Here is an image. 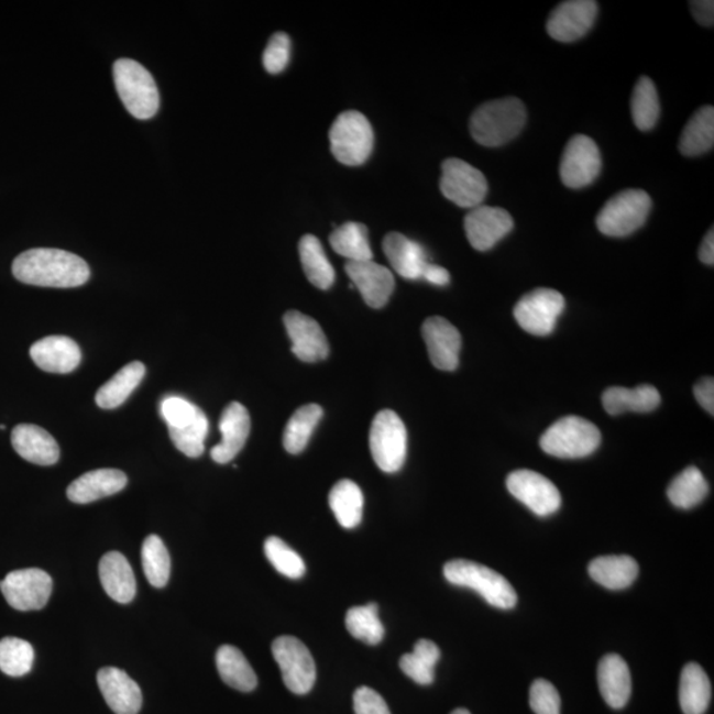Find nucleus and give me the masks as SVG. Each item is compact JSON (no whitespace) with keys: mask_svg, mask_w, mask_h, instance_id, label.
<instances>
[{"mask_svg":"<svg viewBox=\"0 0 714 714\" xmlns=\"http://www.w3.org/2000/svg\"><path fill=\"white\" fill-rule=\"evenodd\" d=\"M12 274L23 284L69 289L87 284L90 268L81 257L62 249H30L18 255Z\"/></svg>","mask_w":714,"mask_h":714,"instance_id":"nucleus-1","label":"nucleus"},{"mask_svg":"<svg viewBox=\"0 0 714 714\" xmlns=\"http://www.w3.org/2000/svg\"><path fill=\"white\" fill-rule=\"evenodd\" d=\"M526 122L527 109L519 98H501L483 103L474 111L470 133L482 146L499 147L515 140Z\"/></svg>","mask_w":714,"mask_h":714,"instance_id":"nucleus-2","label":"nucleus"},{"mask_svg":"<svg viewBox=\"0 0 714 714\" xmlns=\"http://www.w3.org/2000/svg\"><path fill=\"white\" fill-rule=\"evenodd\" d=\"M118 95L136 120L146 121L160 110V91L154 77L140 63L120 58L113 68Z\"/></svg>","mask_w":714,"mask_h":714,"instance_id":"nucleus-3","label":"nucleus"},{"mask_svg":"<svg viewBox=\"0 0 714 714\" xmlns=\"http://www.w3.org/2000/svg\"><path fill=\"white\" fill-rule=\"evenodd\" d=\"M601 431L593 422L578 416L560 418L542 435L540 447L547 454L562 460L592 455L600 448Z\"/></svg>","mask_w":714,"mask_h":714,"instance_id":"nucleus-4","label":"nucleus"},{"mask_svg":"<svg viewBox=\"0 0 714 714\" xmlns=\"http://www.w3.org/2000/svg\"><path fill=\"white\" fill-rule=\"evenodd\" d=\"M443 574L450 584L473 589L480 593L491 606L508 611L517 604V594L513 585L502 574L481 563L453 560L444 565Z\"/></svg>","mask_w":714,"mask_h":714,"instance_id":"nucleus-5","label":"nucleus"},{"mask_svg":"<svg viewBox=\"0 0 714 714\" xmlns=\"http://www.w3.org/2000/svg\"><path fill=\"white\" fill-rule=\"evenodd\" d=\"M375 135L364 114L347 110L340 114L330 129L331 153L345 166H362L369 161Z\"/></svg>","mask_w":714,"mask_h":714,"instance_id":"nucleus-6","label":"nucleus"},{"mask_svg":"<svg viewBox=\"0 0 714 714\" xmlns=\"http://www.w3.org/2000/svg\"><path fill=\"white\" fill-rule=\"evenodd\" d=\"M652 200L644 189H626L606 202L597 216L601 233L608 238H626L645 226Z\"/></svg>","mask_w":714,"mask_h":714,"instance_id":"nucleus-7","label":"nucleus"},{"mask_svg":"<svg viewBox=\"0 0 714 714\" xmlns=\"http://www.w3.org/2000/svg\"><path fill=\"white\" fill-rule=\"evenodd\" d=\"M370 449L373 461L384 473L395 474L403 469L408 454V433L395 411L377 413L371 426Z\"/></svg>","mask_w":714,"mask_h":714,"instance_id":"nucleus-8","label":"nucleus"},{"mask_svg":"<svg viewBox=\"0 0 714 714\" xmlns=\"http://www.w3.org/2000/svg\"><path fill=\"white\" fill-rule=\"evenodd\" d=\"M272 652L289 691L296 694L309 693L317 680L316 661L309 648L299 639L285 635L273 641Z\"/></svg>","mask_w":714,"mask_h":714,"instance_id":"nucleus-9","label":"nucleus"},{"mask_svg":"<svg viewBox=\"0 0 714 714\" xmlns=\"http://www.w3.org/2000/svg\"><path fill=\"white\" fill-rule=\"evenodd\" d=\"M565 309V298L553 289H536L516 304L514 316L524 331L535 337L550 336Z\"/></svg>","mask_w":714,"mask_h":714,"instance_id":"nucleus-10","label":"nucleus"},{"mask_svg":"<svg viewBox=\"0 0 714 714\" xmlns=\"http://www.w3.org/2000/svg\"><path fill=\"white\" fill-rule=\"evenodd\" d=\"M440 188L444 198L458 207L469 209L482 206L488 194L486 176L458 158L442 163Z\"/></svg>","mask_w":714,"mask_h":714,"instance_id":"nucleus-11","label":"nucleus"},{"mask_svg":"<svg viewBox=\"0 0 714 714\" xmlns=\"http://www.w3.org/2000/svg\"><path fill=\"white\" fill-rule=\"evenodd\" d=\"M54 582L42 569L14 570L0 581V592L19 612L42 611L48 604Z\"/></svg>","mask_w":714,"mask_h":714,"instance_id":"nucleus-12","label":"nucleus"},{"mask_svg":"<svg viewBox=\"0 0 714 714\" xmlns=\"http://www.w3.org/2000/svg\"><path fill=\"white\" fill-rule=\"evenodd\" d=\"M602 169V156L597 143L587 135H574L563 150L560 178L569 188L591 186Z\"/></svg>","mask_w":714,"mask_h":714,"instance_id":"nucleus-13","label":"nucleus"},{"mask_svg":"<svg viewBox=\"0 0 714 714\" xmlns=\"http://www.w3.org/2000/svg\"><path fill=\"white\" fill-rule=\"evenodd\" d=\"M507 488L537 516H549L561 507V494L548 477L532 470H517L507 477Z\"/></svg>","mask_w":714,"mask_h":714,"instance_id":"nucleus-14","label":"nucleus"},{"mask_svg":"<svg viewBox=\"0 0 714 714\" xmlns=\"http://www.w3.org/2000/svg\"><path fill=\"white\" fill-rule=\"evenodd\" d=\"M597 15L598 3L594 0H569L557 6L550 14L548 34L557 42H578L592 30Z\"/></svg>","mask_w":714,"mask_h":714,"instance_id":"nucleus-15","label":"nucleus"},{"mask_svg":"<svg viewBox=\"0 0 714 714\" xmlns=\"http://www.w3.org/2000/svg\"><path fill=\"white\" fill-rule=\"evenodd\" d=\"M514 219L506 209L480 206L464 218V232L475 251L487 252L514 229Z\"/></svg>","mask_w":714,"mask_h":714,"instance_id":"nucleus-16","label":"nucleus"},{"mask_svg":"<svg viewBox=\"0 0 714 714\" xmlns=\"http://www.w3.org/2000/svg\"><path fill=\"white\" fill-rule=\"evenodd\" d=\"M422 337L430 362L437 370L451 372L458 369L462 337L449 320L441 317L426 319L422 325Z\"/></svg>","mask_w":714,"mask_h":714,"instance_id":"nucleus-17","label":"nucleus"},{"mask_svg":"<svg viewBox=\"0 0 714 714\" xmlns=\"http://www.w3.org/2000/svg\"><path fill=\"white\" fill-rule=\"evenodd\" d=\"M287 336L292 339V351L305 363H318L329 356V342L316 319L292 310L284 317Z\"/></svg>","mask_w":714,"mask_h":714,"instance_id":"nucleus-18","label":"nucleus"},{"mask_svg":"<svg viewBox=\"0 0 714 714\" xmlns=\"http://www.w3.org/2000/svg\"><path fill=\"white\" fill-rule=\"evenodd\" d=\"M347 275L372 309H382L395 290V277L389 268L371 261H347Z\"/></svg>","mask_w":714,"mask_h":714,"instance_id":"nucleus-19","label":"nucleus"},{"mask_svg":"<svg viewBox=\"0 0 714 714\" xmlns=\"http://www.w3.org/2000/svg\"><path fill=\"white\" fill-rule=\"evenodd\" d=\"M98 688L116 714H138L143 697L140 685L120 668L105 667L97 673Z\"/></svg>","mask_w":714,"mask_h":714,"instance_id":"nucleus-20","label":"nucleus"},{"mask_svg":"<svg viewBox=\"0 0 714 714\" xmlns=\"http://www.w3.org/2000/svg\"><path fill=\"white\" fill-rule=\"evenodd\" d=\"M219 428L221 442L211 450V457L216 463L226 464L238 457L251 433V416L245 406L240 403L229 404L222 411Z\"/></svg>","mask_w":714,"mask_h":714,"instance_id":"nucleus-21","label":"nucleus"},{"mask_svg":"<svg viewBox=\"0 0 714 714\" xmlns=\"http://www.w3.org/2000/svg\"><path fill=\"white\" fill-rule=\"evenodd\" d=\"M31 359L39 369L50 373L74 372L81 363V350L74 339L55 336L32 344Z\"/></svg>","mask_w":714,"mask_h":714,"instance_id":"nucleus-22","label":"nucleus"},{"mask_svg":"<svg viewBox=\"0 0 714 714\" xmlns=\"http://www.w3.org/2000/svg\"><path fill=\"white\" fill-rule=\"evenodd\" d=\"M12 448L17 453L39 466H52L61 460V448L54 437L41 426L22 424L12 430Z\"/></svg>","mask_w":714,"mask_h":714,"instance_id":"nucleus-23","label":"nucleus"},{"mask_svg":"<svg viewBox=\"0 0 714 714\" xmlns=\"http://www.w3.org/2000/svg\"><path fill=\"white\" fill-rule=\"evenodd\" d=\"M383 249L389 264L405 279L418 281L429 264L425 249L403 233L392 232L385 235Z\"/></svg>","mask_w":714,"mask_h":714,"instance_id":"nucleus-24","label":"nucleus"},{"mask_svg":"<svg viewBox=\"0 0 714 714\" xmlns=\"http://www.w3.org/2000/svg\"><path fill=\"white\" fill-rule=\"evenodd\" d=\"M127 484L128 476L120 470H95L72 482L67 495L70 502L87 504L120 493Z\"/></svg>","mask_w":714,"mask_h":714,"instance_id":"nucleus-25","label":"nucleus"},{"mask_svg":"<svg viewBox=\"0 0 714 714\" xmlns=\"http://www.w3.org/2000/svg\"><path fill=\"white\" fill-rule=\"evenodd\" d=\"M101 585L111 600L129 604L136 593V581L127 557L120 552L105 554L98 567Z\"/></svg>","mask_w":714,"mask_h":714,"instance_id":"nucleus-26","label":"nucleus"},{"mask_svg":"<svg viewBox=\"0 0 714 714\" xmlns=\"http://www.w3.org/2000/svg\"><path fill=\"white\" fill-rule=\"evenodd\" d=\"M598 684L602 697L614 710L624 707L631 696V673L624 659L608 653L600 661Z\"/></svg>","mask_w":714,"mask_h":714,"instance_id":"nucleus-27","label":"nucleus"},{"mask_svg":"<svg viewBox=\"0 0 714 714\" xmlns=\"http://www.w3.org/2000/svg\"><path fill=\"white\" fill-rule=\"evenodd\" d=\"M660 402V393L652 385H639L634 389L612 386L602 395V404L611 416L624 415L626 411H652L658 408Z\"/></svg>","mask_w":714,"mask_h":714,"instance_id":"nucleus-28","label":"nucleus"},{"mask_svg":"<svg viewBox=\"0 0 714 714\" xmlns=\"http://www.w3.org/2000/svg\"><path fill=\"white\" fill-rule=\"evenodd\" d=\"M638 573V563L630 556L598 557L589 565L591 578L611 591H622L633 585Z\"/></svg>","mask_w":714,"mask_h":714,"instance_id":"nucleus-29","label":"nucleus"},{"mask_svg":"<svg viewBox=\"0 0 714 714\" xmlns=\"http://www.w3.org/2000/svg\"><path fill=\"white\" fill-rule=\"evenodd\" d=\"M216 666L222 681L233 690L252 692L259 684L257 674L238 647L221 646L216 653Z\"/></svg>","mask_w":714,"mask_h":714,"instance_id":"nucleus-30","label":"nucleus"},{"mask_svg":"<svg viewBox=\"0 0 714 714\" xmlns=\"http://www.w3.org/2000/svg\"><path fill=\"white\" fill-rule=\"evenodd\" d=\"M679 699L684 714H704L710 706L711 681L699 664H686L681 672Z\"/></svg>","mask_w":714,"mask_h":714,"instance_id":"nucleus-31","label":"nucleus"},{"mask_svg":"<svg viewBox=\"0 0 714 714\" xmlns=\"http://www.w3.org/2000/svg\"><path fill=\"white\" fill-rule=\"evenodd\" d=\"M146 375V366L141 362L124 365L107 384L98 389L96 403L102 409H116L121 406Z\"/></svg>","mask_w":714,"mask_h":714,"instance_id":"nucleus-32","label":"nucleus"},{"mask_svg":"<svg viewBox=\"0 0 714 714\" xmlns=\"http://www.w3.org/2000/svg\"><path fill=\"white\" fill-rule=\"evenodd\" d=\"M299 257L306 277L320 290H329L336 282V271L316 235L306 234L299 241Z\"/></svg>","mask_w":714,"mask_h":714,"instance_id":"nucleus-33","label":"nucleus"},{"mask_svg":"<svg viewBox=\"0 0 714 714\" xmlns=\"http://www.w3.org/2000/svg\"><path fill=\"white\" fill-rule=\"evenodd\" d=\"M714 146V108L704 107L694 113L685 124L679 141L684 156L703 155Z\"/></svg>","mask_w":714,"mask_h":714,"instance_id":"nucleus-34","label":"nucleus"},{"mask_svg":"<svg viewBox=\"0 0 714 714\" xmlns=\"http://www.w3.org/2000/svg\"><path fill=\"white\" fill-rule=\"evenodd\" d=\"M330 507L340 526L356 528L363 519L364 496L355 482L340 481L329 496Z\"/></svg>","mask_w":714,"mask_h":714,"instance_id":"nucleus-35","label":"nucleus"},{"mask_svg":"<svg viewBox=\"0 0 714 714\" xmlns=\"http://www.w3.org/2000/svg\"><path fill=\"white\" fill-rule=\"evenodd\" d=\"M322 417V406L317 404L300 406L294 413L284 431V448L287 453H303Z\"/></svg>","mask_w":714,"mask_h":714,"instance_id":"nucleus-36","label":"nucleus"},{"mask_svg":"<svg viewBox=\"0 0 714 714\" xmlns=\"http://www.w3.org/2000/svg\"><path fill=\"white\" fill-rule=\"evenodd\" d=\"M333 251L349 261H371L373 259L369 240V229L360 222L350 221L330 234Z\"/></svg>","mask_w":714,"mask_h":714,"instance_id":"nucleus-37","label":"nucleus"},{"mask_svg":"<svg viewBox=\"0 0 714 714\" xmlns=\"http://www.w3.org/2000/svg\"><path fill=\"white\" fill-rule=\"evenodd\" d=\"M441 658L440 648L435 641L418 640L411 653H405L399 667L406 677L419 685H430L435 681V668Z\"/></svg>","mask_w":714,"mask_h":714,"instance_id":"nucleus-38","label":"nucleus"},{"mask_svg":"<svg viewBox=\"0 0 714 714\" xmlns=\"http://www.w3.org/2000/svg\"><path fill=\"white\" fill-rule=\"evenodd\" d=\"M710 493V486L697 468H688L671 482L668 487V499L674 507L690 509L703 502Z\"/></svg>","mask_w":714,"mask_h":714,"instance_id":"nucleus-39","label":"nucleus"},{"mask_svg":"<svg viewBox=\"0 0 714 714\" xmlns=\"http://www.w3.org/2000/svg\"><path fill=\"white\" fill-rule=\"evenodd\" d=\"M631 116L640 131L655 128L659 121L660 102L657 87L650 77H640L631 96Z\"/></svg>","mask_w":714,"mask_h":714,"instance_id":"nucleus-40","label":"nucleus"},{"mask_svg":"<svg viewBox=\"0 0 714 714\" xmlns=\"http://www.w3.org/2000/svg\"><path fill=\"white\" fill-rule=\"evenodd\" d=\"M142 565L154 587H165L172 574V559L160 536L150 535L142 546Z\"/></svg>","mask_w":714,"mask_h":714,"instance_id":"nucleus-41","label":"nucleus"},{"mask_svg":"<svg viewBox=\"0 0 714 714\" xmlns=\"http://www.w3.org/2000/svg\"><path fill=\"white\" fill-rule=\"evenodd\" d=\"M345 627L353 638L371 646L378 645L385 635V628L378 618V606L376 604L350 608L345 615Z\"/></svg>","mask_w":714,"mask_h":714,"instance_id":"nucleus-42","label":"nucleus"},{"mask_svg":"<svg viewBox=\"0 0 714 714\" xmlns=\"http://www.w3.org/2000/svg\"><path fill=\"white\" fill-rule=\"evenodd\" d=\"M34 660V647L28 640L14 637L0 640V670L9 677H24L32 670Z\"/></svg>","mask_w":714,"mask_h":714,"instance_id":"nucleus-43","label":"nucleus"},{"mask_svg":"<svg viewBox=\"0 0 714 714\" xmlns=\"http://www.w3.org/2000/svg\"><path fill=\"white\" fill-rule=\"evenodd\" d=\"M264 549L267 560L271 561L278 573L292 580L304 578L306 565L303 557L287 546L284 540H281L279 537H267Z\"/></svg>","mask_w":714,"mask_h":714,"instance_id":"nucleus-44","label":"nucleus"},{"mask_svg":"<svg viewBox=\"0 0 714 714\" xmlns=\"http://www.w3.org/2000/svg\"><path fill=\"white\" fill-rule=\"evenodd\" d=\"M161 413L168 430L187 429L207 417L198 406L179 396H168L163 399Z\"/></svg>","mask_w":714,"mask_h":714,"instance_id":"nucleus-45","label":"nucleus"},{"mask_svg":"<svg viewBox=\"0 0 714 714\" xmlns=\"http://www.w3.org/2000/svg\"><path fill=\"white\" fill-rule=\"evenodd\" d=\"M175 448L188 458H199L205 453L209 431L208 418L183 430H168Z\"/></svg>","mask_w":714,"mask_h":714,"instance_id":"nucleus-46","label":"nucleus"},{"mask_svg":"<svg viewBox=\"0 0 714 714\" xmlns=\"http://www.w3.org/2000/svg\"><path fill=\"white\" fill-rule=\"evenodd\" d=\"M292 42L285 32H277L271 37L264 52V67L271 75L284 72L290 62Z\"/></svg>","mask_w":714,"mask_h":714,"instance_id":"nucleus-47","label":"nucleus"},{"mask_svg":"<svg viewBox=\"0 0 714 714\" xmlns=\"http://www.w3.org/2000/svg\"><path fill=\"white\" fill-rule=\"evenodd\" d=\"M529 705L536 714H561V697L553 684L539 679L529 692Z\"/></svg>","mask_w":714,"mask_h":714,"instance_id":"nucleus-48","label":"nucleus"},{"mask_svg":"<svg viewBox=\"0 0 714 714\" xmlns=\"http://www.w3.org/2000/svg\"><path fill=\"white\" fill-rule=\"evenodd\" d=\"M353 710L356 714H391L385 700L370 686H360L353 693Z\"/></svg>","mask_w":714,"mask_h":714,"instance_id":"nucleus-49","label":"nucleus"},{"mask_svg":"<svg viewBox=\"0 0 714 714\" xmlns=\"http://www.w3.org/2000/svg\"><path fill=\"white\" fill-rule=\"evenodd\" d=\"M694 397H696L697 403L703 406V408L710 413L711 416L714 415V380L712 377H704L694 385L693 388Z\"/></svg>","mask_w":714,"mask_h":714,"instance_id":"nucleus-50","label":"nucleus"},{"mask_svg":"<svg viewBox=\"0 0 714 714\" xmlns=\"http://www.w3.org/2000/svg\"><path fill=\"white\" fill-rule=\"evenodd\" d=\"M692 15L704 28H713L714 2L712 0H693L690 3Z\"/></svg>","mask_w":714,"mask_h":714,"instance_id":"nucleus-51","label":"nucleus"},{"mask_svg":"<svg viewBox=\"0 0 714 714\" xmlns=\"http://www.w3.org/2000/svg\"><path fill=\"white\" fill-rule=\"evenodd\" d=\"M421 279L429 282L431 285L442 287L450 284V274L447 268L436 264H430L429 262V264L424 268Z\"/></svg>","mask_w":714,"mask_h":714,"instance_id":"nucleus-52","label":"nucleus"},{"mask_svg":"<svg viewBox=\"0 0 714 714\" xmlns=\"http://www.w3.org/2000/svg\"><path fill=\"white\" fill-rule=\"evenodd\" d=\"M700 261L705 265H714V231L713 228L707 231L699 251Z\"/></svg>","mask_w":714,"mask_h":714,"instance_id":"nucleus-53","label":"nucleus"},{"mask_svg":"<svg viewBox=\"0 0 714 714\" xmlns=\"http://www.w3.org/2000/svg\"><path fill=\"white\" fill-rule=\"evenodd\" d=\"M450 714H471L468 710H463V707H460V710H455L454 712H451Z\"/></svg>","mask_w":714,"mask_h":714,"instance_id":"nucleus-54","label":"nucleus"}]
</instances>
